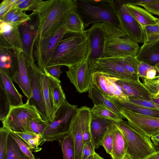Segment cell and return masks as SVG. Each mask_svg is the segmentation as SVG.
<instances>
[{"instance_id":"6da1fadb","label":"cell","mask_w":159,"mask_h":159,"mask_svg":"<svg viewBox=\"0 0 159 159\" xmlns=\"http://www.w3.org/2000/svg\"><path fill=\"white\" fill-rule=\"evenodd\" d=\"M76 7L75 0H39L31 10L37 18L35 39L48 38L66 27L69 14Z\"/></svg>"},{"instance_id":"7a4b0ae2","label":"cell","mask_w":159,"mask_h":159,"mask_svg":"<svg viewBox=\"0 0 159 159\" xmlns=\"http://www.w3.org/2000/svg\"><path fill=\"white\" fill-rule=\"evenodd\" d=\"M91 52L86 30L80 33L67 31L59 41L48 66L61 65L68 67L87 58Z\"/></svg>"},{"instance_id":"3957f363","label":"cell","mask_w":159,"mask_h":159,"mask_svg":"<svg viewBox=\"0 0 159 159\" xmlns=\"http://www.w3.org/2000/svg\"><path fill=\"white\" fill-rule=\"evenodd\" d=\"M76 11L85 29L90 24L106 23L120 29L114 0H75Z\"/></svg>"},{"instance_id":"277c9868","label":"cell","mask_w":159,"mask_h":159,"mask_svg":"<svg viewBox=\"0 0 159 159\" xmlns=\"http://www.w3.org/2000/svg\"><path fill=\"white\" fill-rule=\"evenodd\" d=\"M104 34L103 57L120 58L136 56L140 48L120 29L106 23H102Z\"/></svg>"},{"instance_id":"5b68a950","label":"cell","mask_w":159,"mask_h":159,"mask_svg":"<svg viewBox=\"0 0 159 159\" xmlns=\"http://www.w3.org/2000/svg\"><path fill=\"white\" fill-rule=\"evenodd\" d=\"M78 109L77 106L70 104L66 99L57 110L53 121L49 123L45 129L39 146L45 142L57 141L70 132L72 122Z\"/></svg>"},{"instance_id":"8992f818","label":"cell","mask_w":159,"mask_h":159,"mask_svg":"<svg viewBox=\"0 0 159 159\" xmlns=\"http://www.w3.org/2000/svg\"><path fill=\"white\" fill-rule=\"evenodd\" d=\"M113 123L125 138L127 147L126 154L133 159H144L156 151L150 138L137 131L128 121H114Z\"/></svg>"},{"instance_id":"52a82bcc","label":"cell","mask_w":159,"mask_h":159,"mask_svg":"<svg viewBox=\"0 0 159 159\" xmlns=\"http://www.w3.org/2000/svg\"><path fill=\"white\" fill-rule=\"evenodd\" d=\"M40 117L35 107L27 101L22 105L11 107L8 114L2 122L3 127L11 132L33 133L30 122L32 119Z\"/></svg>"},{"instance_id":"ba28073f","label":"cell","mask_w":159,"mask_h":159,"mask_svg":"<svg viewBox=\"0 0 159 159\" xmlns=\"http://www.w3.org/2000/svg\"><path fill=\"white\" fill-rule=\"evenodd\" d=\"M67 31L65 27L49 37L35 39L33 50L34 59L38 67L44 73H49L47 69L48 65L59 41Z\"/></svg>"},{"instance_id":"9c48e42d","label":"cell","mask_w":159,"mask_h":159,"mask_svg":"<svg viewBox=\"0 0 159 159\" xmlns=\"http://www.w3.org/2000/svg\"><path fill=\"white\" fill-rule=\"evenodd\" d=\"M114 2L120 29L131 40L138 43H143V27L130 14L121 0Z\"/></svg>"},{"instance_id":"30bf717a","label":"cell","mask_w":159,"mask_h":159,"mask_svg":"<svg viewBox=\"0 0 159 159\" xmlns=\"http://www.w3.org/2000/svg\"><path fill=\"white\" fill-rule=\"evenodd\" d=\"M26 61L32 91L31 96L27 101L35 107L43 120L48 122V116L39 78L41 70L34 60L28 61L26 59Z\"/></svg>"},{"instance_id":"8fae6325","label":"cell","mask_w":159,"mask_h":159,"mask_svg":"<svg viewBox=\"0 0 159 159\" xmlns=\"http://www.w3.org/2000/svg\"><path fill=\"white\" fill-rule=\"evenodd\" d=\"M89 57L68 67L66 71L67 76L80 93L88 92L93 84V71Z\"/></svg>"},{"instance_id":"7c38bea8","label":"cell","mask_w":159,"mask_h":159,"mask_svg":"<svg viewBox=\"0 0 159 159\" xmlns=\"http://www.w3.org/2000/svg\"><path fill=\"white\" fill-rule=\"evenodd\" d=\"M120 111L130 125L140 133L150 138L159 134V118L128 109Z\"/></svg>"},{"instance_id":"4fadbf2b","label":"cell","mask_w":159,"mask_h":159,"mask_svg":"<svg viewBox=\"0 0 159 159\" xmlns=\"http://www.w3.org/2000/svg\"><path fill=\"white\" fill-rule=\"evenodd\" d=\"M114 77L104 73L94 72L93 74V83L111 101L121 104L130 102L129 97L115 83Z\"/></svg>"},{"instance_id":"5bb4252c","label":"cell","mask_w":159,"mask_h":159,"mask_svg":"<svg viewBox=\"0 0 159 159\" xmlns=\"http://www.w3.org/2000/svg\"><path fill=\"white\" fill-rule=\"evenodd\" d=\"M89 61L93 73H104L121 79H139L137 76L133 75L125 68L119 58L102 57Z\"/></svg>"},{"instance_id":"9a60e30c","label":"cell","mask_w":159,"mask_h":159,"mask_svg":"<svg viewBox=\"0 0 159 159\" xmlns=\"http://www.w3.org/2000/svg\"><path fill=\"white\" fill-rule=\"evenodd\" d=\"M0 48L23 52L19 27L0 20Z\"/></svg>"},{"instance_id":"2e32d148","label":"cell","mask_w":159,"mask_h":159,"mask_svg":"<svg viewBox=\"0 0 159 159\" xmlns=\"http://www.w3.org/2000/svg\"><path fill=\"white\" fill-rule=\"evenodd\" d=\"M13 51L16 57L17 66L11 78L13 82L18 85L23 94L28 99L31 96L32 91L26 59L23 52Z\"/></svg>"},{"instance_id":"e0dca14e","label":"cell","mask_w":159,"mask_h":159,"mask_svg":"<svg viewBox=\"0 0 159 159\" xmlns=\"http://www.w3.org/2000/svg\"><path fill=\"white\" fill-rule=\"evenodd\" d=\"M115 83L129 98L151 101V94L139 80L114 77Z\"/></svg>"},{"instance_id":"ac0fdd59","label":"cell","mask_w":159,"mask_h":159,"mask_svg":"<svg viewBox=\"0 0 159 159\" xmlns=\"http://www.w3.org/2000/svg\"><path fill=\"white\" fill-rule=\"evenodd\" d=\"M86 30L91 48L89 60L103 57L104 38L102 23L93 24Z\"/></svg>"},{"instance_id":"d6986e66","label":"cell","mask_w":159,"mask_h":159,"mask_svg":"<svg viewBox=\"0 0 159 159\" xmlns=\"http://www.w3.org/2000/svg\"><path fill=\"white\" fill-rule=\"evenodd\" d=\"M28 22L19 28L23 47V53L28 61L34 60L33 50L36 34V26Z\"/></svg>"},{"instance_id":"ffe728a7","label":"cell","mask_w":159,"mask_h":159,"mask_svg":"<svg viewBox=\"0 0 159 159\" xmlns=\"http://www.w3.org/2000/svg\"><path fill=\"white\" fill-rule=\"evenodd\" d=\"M114 121L98 116L92 114L91 130L93 142L95 149L101 146L103 139L107 130L108 127Z\"/></svg>"},{"instance_id":"44dd1931","label":"cell","mask_w":159,"mask_h":159,"mask_svg":"<svg viewBox=\"0 0 159 159\" xmlns=\"http://www.w3.org/2000/svg\"><path fill=\"white\" fill-rule=\"evenodd\" d=\"M11 78L2 68L0 69V86L4 89L11 107L23 105L22 96L18 92Z\"/></svg>"},{"instance_id":"7402d4cb","label":"cell","mask_w":159,"mask_h":159,"mask_svg":"<svg viewBox=\"0 0 159 159\" xmlns=\"http://www.w3.org/2000/svg\"><path fill=\"white\" fill-rule=\"evenodd\" d=\"M48 74L40 71L39 76L43 97L48 116V122H52L56 111L54 105L52 88Z\"/></svg>"},{"instance_id":"603a6c76","label":"cell","mask_w":159,"mask_h":159,"mask_svg":"<svg viewBox=\"0 0 159 159\" xmlns=\"http://www.w3.org/2000/svg\"><path fill=\"white\" fill-rule=\"evenodd\" d=\"M136 57L140 61L155 66L159 64V40L149 43H143Z\"/></svg>"},{"instance_id":"cb8c5ba5","label":"cell","mask_w":159,"mask_h":159,"mask_svg":"<svg viewBox=\"0 0 159 159\" xmlns=\"http://www.w3.org/2000/svg\"><path fill=\"white\" fill-rule=\"evenodd\" d=\"M113 139L111 159H123L126 154L127 147L125 139L122 134L113 123L110 125Z\"/></svg>"},{"instance_id":"d4e9b609","label":"cell","mask_w":159,"mask_h":159,"mask_svg":"<svg viewBox=\"0 0 159 159\" xmlns=\"http://www.w3.org/2000/svg\"><path fill=\"white\" fill-rule=\"evenodd\" d=\"M124 4L130 14L143 27L157 23L158 18L145 9L137 5Z\"/></svg>"},{"instance_id":"484cf974","label":"cell","mask_w":159,"mask_h":159,"mask_svg":"<svg viewBox=\"0 0 159 159\" xmlns=\"http://www.w3.org/2000/svg\"><path fill=\"white\" fill-rule=\"evenodd\" d=\"M88 92L89 97L92 99L94 105L101 106L108 108L120 116L124 119H125L120 110L93 83Z\"/></svg>"},{"instance_id":"4316f807","label":"cell","mask_w":159,"mask_h":159,"mask_svg":"<svg viewBox=\"0 0 159 159\" xmlns=\"http://www.w3.org/2000/svg\"><path fill=\"white\" fill-rule=\"evenodd\" d=\"M70 131L74 143L75 159H82L84 143L80 117L77 112L72 122Z\"/></svg>"},{"instance_id":"83f0119b","label":"cell","mask_w":159,"mask_h":159,"mask_svg":"<svg viewBox=\"0 0 159 159\" xmlns=\"http://www.w3.org/2000/svg\"><path fill=\"white\" fill-rule=\"evenodd\" d=\"M77 113L80 123L84 144L92 140L91 130L92 113L90 108L86 106L78 108Z\"/></svg>"},{"instance_id":"f1b7e54d","label":"cell","mask_w":159,"mask_h":159,"mask_svg":"<svg viewBox=\"0 0 159 159\" xmlns=\"http://www.w3.org/2000/svg\"><path fill=\"white\" fill-rule=\"evenodd\" d=\"M30 15L16 8L11 9L4 17L2 20L12 25L20 26L31 20Z\"/></svg>"},{"instance_id":"f546056e","label":"cell","mask_w":159,"mask_h":159,"mask_svg":"<svg viewBox=\"0 0 159 159\" xmlns=\"http://www.w3.org/2000/svg\"><path fill=\"white\" fill-rule=\"evenodd\" d=\"M62 152L63 159H75L74 141L70 131L57 141Z\"/></svg>"},{"instance_id":"4dcf8cb0","label":"cell","mask_w":159,"mask_h":159,"mask_svg":"<svg viewBox=\"0 0 159 159\" xmlns=\"http://www.w3.org/2000/svg\"><path fill=\"white\" fill-rule=\"evenodd\" d=\"M48 75L52 88L54 105L57 110L66 99L65 95L61 84L60 80L49 73Z\"/></svg>"},{"instance_id":"1f68e13d","label":"cell","mask_w":159,"mask_h":159,"mask_svg":"<svg viewBox=\"0 0 159 159\" xmlns=\"http://www.w3.org/2000/svg\"><path fill=\"white\" fill-rule=\"evenodd\" d=\"M66 28L67 31L77 33L85 31L83 20L76 11V9L71 11L66 19Z\"/></svg>"},{"instance_id":"d6a6232c","label":"cell","mask_w":159,"mask_h":159,"mask_svg":"<svg viewBox=\"0 0 159 159\" xmlns=\"http://www.w3.org/2000/svg\"><path fill=\"white\" fill-rule=\"evenodd\" d=\"M115 106L120 110L123 109L131 110L144 115L159 118V110L145 107L130 102L121 104L114 102Z\"/></svg>"},{"instance_id":"836d02e7","label":"cell","mask_w":159,"mask_h":159,"mask_svg":"<svg viewBox=\"0 0 159 159\" xmlns=\"http://www.w3.org/2000/svg\"><path fill=\"white\" fill-rule=\"evenodd\" d=\"M5 159H30L20 149L15 140L9 134Z\"/></svg>"},{"instance_id":"e575fe53","label":"cell","mask_w":159,"mask_h":159,"mask_svg":"<svg viewBox=\"0 0 159 159\" xmlns=\"http://www.w3.org/2000/svg\"><path fill=\"white\" fill-rule=\"evenodd\" d=\"M14 133L28 144L32 151L37 152L42 150V148L39 147L38 145L39 140L41 138L39 135L29 132Z\"/></svg>"},{"instance_id":"d590c367","label":"cell","mask_w":159,"mask_h":159,"mask_svg":"<svg viewBox=\"0 0 159 159\" xmlns=\"http://www.w3.org/2000/svg\"><path fill=\"white\" fill-rule=\"evenodd\" d=\"M91 109L92 114L98 116L112 120L114 121L122 120L124 119L109 109L101 106L95 105Z\"/></svg>"},{"instance_id":"8d00e7d4","label":"cell","mask_w":159,"mask_h":159,"mask_svg":"<svg viewBox=\"0 0 159 159\" xmlns=\"http://www.w3.org/2000/svg\"><path fill=\"white\" fill-rule=\"evenodd\" d=\"M119 58L123 66L128 71L138 77V68L140 61L136 56H129Z\"/></svg>"},{"instance_id":"74e56055","label":"cell","mask_w":159,"mask_h":159,"mask_svg":"<svg viewBox=\"0 0 159 159\" xmlns=\"http://www.w3.org/2000/svg\"><path fill=\"white\" fill-rule=\"evenodd\" d=\"M144 43H151L159 40V23L143 27Z\"/></svg>"},{"instance_id":"f35d334b","label":"cell","mask_w":159,"mask_h":159,"mask_svg":"<svg viewBox=\"0 0 159 159\" xmlns=\"http://www.w3.org/2000/svg\"><path fill=\"white\" fill-rule=\"evenodd\" d=\"M11 107L4 89L0 86V120L2 121L8 114Z\"/></svg>"},{"instance_id":"ab89813d","label":"cell","mask_w":159,"mask_h":159,"mask_svg":"<svg viewBox=\"0 0 159 159\" xmlns=\"http://www.w3.org/2000/svg\"><path fill=\"white\" fill-rule=\"evenodd\" d=\"M9 132L8 129L3 127L0 128V159H6Z\"/></svg>"},{"instance_id":"60d3db41","label":"cell","mask_w":159,"mask_h":159,"mask_svg":"<svg viewBox=\"0 0 159 159\" xmlns=\"http://www.w3.org/2000/svg\"><path fill=\"white\" fill-rule=\"evenodd\" d=\"M9 133L15 141L21 152L30 159H34L35 157L28 144L15 133L10 132Z\"/></svg>"},{"instance_id":"b9f144b4","label":"cell","mask_w":159,"mask_h":159,"mask_svg":"<svg viewBox=\"0 0 159 159\" xmlns=\"http://www.w3.org/2000/svg\"><path fill=\"white\" fill-rule=\"evenodd\" d=\"M49 123L43 120L40 117L32 119L30 122V125L33 133L39 135L41 138Z\"/></svg>"},{"instance_id":"7bdbcfd3","label":"cell","mask_w":159,"mask_h":159,"mask_svg":"<svg viewBox=\"0 0 159 159\" xmlns=\"http://www.w3.org/2000/svg\"><path fill=\"white\" fill-rule=\"evenodd\" d=\"M143 84L151 94V97L156 96L159 89V75L152 79L142 78Z\"/></svg>"},{"instance_id":"ee69618b","label":"cell","mask_w":159,"mask_h":159,"mask_svg":"<svg viewBox=\"0 0 159 159\" xmlns=\"http://www.w3.org/2000/svg\"><path fill=\"white\" fill-rule=\"evenodd\" d=\"M38 1V0H17L12 5L11 9L16 8L25 11L31 10Z\"/></svg>"},{"instance_id":"f6af8a7d","label":"cell","mask_w":159,"mask_h":159,"mask_svg":"<svg viewBox=\"0 0 159 159\" xmlns=\"http://www.w3.org/2000/svg\"><path fill=\"white\" fill-rule=\"evenodd\" d=\"M109 126L108 127L107 131L102 141L101 146L104 147L107 153L111 156L112 150L113 139Z\"/></svg>"},{"instance_id":"bcb514c9","label":"cell","mask_w":159,"mask_h":159,"mask_svg":"<svg viewBox=\"0 0 159 159\" xmlns=\"http://www.w3.org/2000/svg\"><path fill=\"white\" fill-rule=\"evenodd\" d=\"M17 0H4L0 5V20H2Z\"/></svg>"},{"instance_id":"7dc6e473","label":"cell","mask_w":159,"mask_h":159,"mask_svg":"<svg viewBox=\"0 0 159 159\" xmlns=\"http://www.w3.org/2000/svg\"><path fill=\"white\" fill-rule=\"evenodd\" d=\"M139 6L144 8L152 14L159 16V0L148 3L142 4Z\"/></svg>"},{"instance_id":"c3c4849f","label":"cell","mask_w":159,"mask_h":159,"mask_svg":"<svg viewBox=\"0 0 159 159\" xmlns=\"http://www.w3.org/2000/svg\"><path fill=\"white\" fill-rule=\"evenodd\" d=\"M130 102L145 107L159 110V105L151 101L129 98Z\"/></svg>"},{"instance_id":"681fc988","label":"cell","mask_w":159,"mask_h":159,"mask_svg":"<svg viewBox=\"0 0 159 159\" xmlns=\"http://www.w3.org/2000/svg\"><path fill=\"white\" fill-rule=\"evenodd\" d=\"M95 149L92 140L84 143L82 151V159H87L95 152Z\"/></svg>"},{"instance_id":"f907efd6","label":"cell","mask_w":159,"mask_h":159,"mask_svg":"<svg viewBox=\"0 0 159 159\" xmlns=\"http://www.w3.org/2000/svg\"><path fill=\"white\" fill-rule=\"evenodd\" d=\"M62 66L61 65H56L47 66V69L48 72L51 75L58 79L62 73V71L61 69Z\"/></svg>"},{"instance_id":"816d5d0a","label":"cell","mask_w":159,"mask_h":159,"mask_svg":"<svg viewBox=\"0 0 159 159\" xmlns=\"http://www.w3.org/2000/svg\"><path fill=\"white\" fill-rule=\"evenodd\" d=\"M151 66L145 62L140 61L138 68V77L145 78L148 70Z\"/></svg>"},{"instance_id":"f5cc1de1","label":"cell","mask_w":159,"mask_h":159,"mask_svg":"<svg viewBox=\"0 0 159 159\" xmlns=\"http://www.w3.org/2000/svg\"><path fill=\"white\" fill-rule=\"evenodd\" d=\"M124 3L132 5H138L142 4L148 3L156 1L157 0H121Z\"/></svg>"},{"instance_id":"db71d44e","label":"cell","mask_w":159,"mask_h":159,"mask_svg":"<svg viewBox=\"0 0 159 159\" xmlns=\"http://www.w3.org/2000/svg\"><path fill=\"white\" fill-rule=\"evenodd\" d=\"M157 71L154 66H151L148 70L146 78L148 79H152L156 76Z\"/></svg>"},{"instance_id":"11a10c76","label":"cell","mask_w":159,"mask_h":159,"mask_svg":"<svg viewBox=\"0 0 159 159\" xmlns=\"http://www.w3.org/2000/svg\"><path fill=\"white\" fill-rule=\"evenodd\" d=\"M144 159H159V150L156 151Z\"/></svg>"},{"instance_id":"9f6ffc18","label":"cell","mask_w":159,"mask_h":159,"mask_svg":"<svg viewBox=\"0 0 159 159\" xmlns=\"http://www.w3.org/2000/svg\"><path fill=\"white\" fill-rule=\"evenodd\" d=\"M151 138L154 145L159 146V134L152 137Z\"/></svg>"},{"instance_id":"6f0895ef","label":"cell","mask_w":159,"mask_h":159,"mask_svg":"<svg viewBox=\"0 0 159 159\" xmlns=\"http://www.w3.org/2000/svg\"><path fill=\"white\" fill-rule=\"evenodd\" d=\"M87 159H104L99 154L95 152L93 154L90 156Z\"/></svg>"},{"instance_id":"680465c9","label":"cell","mask_w":159,"mask_h":159,"mask_svg":"<svg viewBox=\"0 0 159 159\" xmlns=\"http://www.w3.org/2000/svg\"><path fill=\"white\" fill-rule=\"evenodd\" d=\"M151 101L159 105V95L151 97Z\"/></svg>"},{"instance_id":"91938a15","label":"cell","mask_w":159,"mask_h":159,"mask_svg":"<svg viewBox=\"0 0 159 159\" xmlns=\"http://www.w3.org/2000/svg\"><path fill=\"white\" fill-rule=\"evenodd\" d=\"M154 67L156 69L157 72L159 74V64L156 65Z\"/></svg>"},{"instance_id":"94428289","label":"cell","mask_w":159,"mask_h":159,"mask_svg":"<svg viewBox=\"0 0 159 159\" xmlns=\"http://www.w3.org/2000/svg\"><path fill=\"white\" fill-rule=\"evenodd\" d=\"M126 156L127 157V159H133L132 158H131L129 156L126 154Z\"/></svg>"},{"instance_id":"6125c7cd","label":"cell","mask_w":159,"mask_h":159,"mask_svg":"<svg viewBox=\"0 0 159 159\" xmlns=\"http://www.w3.org/2000/svg\"><path fill=\"white\" fill-rule=\"evenodd\" d=\"M158 95H159V89L157 93V94H156V96H157ZM153 97H154V96H153Z\"/></svg>"},{"instance_id":"be15d7a7","label":"cell","mask_w":159,"mask_h":159,"mask_svg":"<svg viewBox=\"0 0 159 159\" xmlns=\"http://www.w3.org/2000/svg\"><path fill=\"white\" fill-rule=\"evenodd\" d=\"M123 159H127V157H126V155L125 156V157H124L123 158Z\"/></svg>"},{"instance_id":"e7e4bbea","label":"cell","mask_w":159,"mask_h":159,"mask_svg":"<svg viewBox=\"0 0 159 159\" xmlns=\"http://www.w3.org/2000/svg\"><path fill=\"white\" fill-rule=\"evenodd\" d=\"M34 159H41L39 157H35Z\"/></svg>"},{"instance_id":"03108f58","label":"cell","mask_w":159,"mask_h":159,"mask_svg":"<svg viewBox=\"0 0 159 159\" xmlns=\"http://www.w3.org/2000/svg\"><path fill=\"white\" fill-rule=\"evenodd\" d=\"M158 22L159 23V18H158Z\"/></svg>"}]
</instances>
